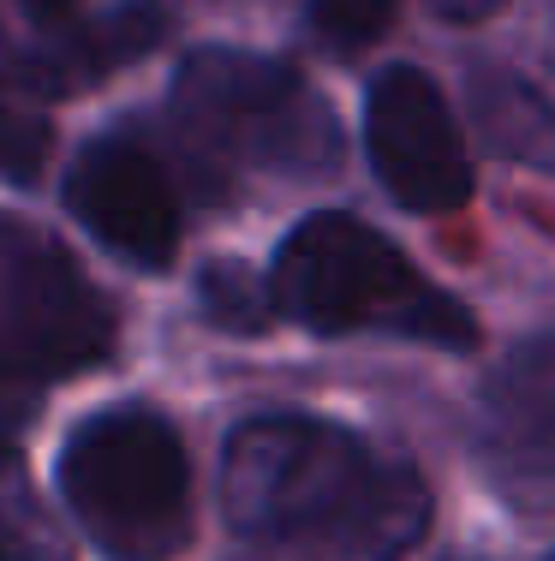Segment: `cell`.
<instances>
[{
  "label": "cell",
  "mask_w": 555,
  "mask_h": 561,
  "mask_svg": "<svg viewBox=\"0 0 555 561\" xmlns=\"http://www.w3.org/2000/svg\"><path fill=\"white\" fill-rule=\"evenodd\" d=\"M233 561H394L425 538L430 496L406 460L323 419H251L221 448Z\"/></svg>",
  "instance_id": "1"
},
{
  "label": "cell",
  "mask_w": 555,
  "mask_h": 561,
  "mask_svg": "<svg viewBox=\"0 0 555 561\" xmlns=\"http://www.w3.org/2000/svg\"><path fill=\"white\" fill-rule=\"evenodd\" d=\"M269 305L275 317L311 335L382 329V335L454 346V353L478 341L466 305L436 293L377 227H365L347 209L305 216L287 233V245L269 263Z\"/></svg>",
  "instance_id": "2"
},
{
  "label": "cell",
  "mask_w": 555,
  "mask_h": 561,
  "mask_svg": "<svg viewBox=\"0 0 555 561\" xmlns=\"http://www.w3.org/2000/svg\"><path fill=\"white\" fill-rule=\"evenodd\" d=\"M60 490L78 531L108 561H167L192 531V472L174 424L150 407H108L60 448Z\"/></svg>",
  "instance_id": "3"
},
{
  "label": "cell",
  "mask_w": 555,
  "mask_h": 561,
  "mask_svg": "<svg viewBox=\"0 0 555 561\" xmlns=\"http://www.w3.org/2000/svg\"><path fill=\"white\" fill-rule=\"evenodd\" d=\"M174 114L197 150L240 168L316 173L335 168L340 138L316 90L293 66L245 48H197L174 78Z\"/></svg>",
  "instance_id": "4"
},
{
  "label": "cell",
  "mask_w": 555,
  "mask_h": 561,
  "mask_svg": "<svg viewBox=\"0 0 555 561\" xmlns=\"http://www.w3.org/2000/svg\"><path fill=\"white\" fill-rule=\"evenodd\" d=\"M114 353V311L72 251L36 221L0 209V370L48 382Z\"/></svg>",
  "instance_id": "5"
},
{
  "label": "cell",
  "mask_w": 555,
  "mask_h": 561,
  "mask_svg": "<svg viewBox=\"0 0 555 561\" xmlns=\"http://www.w3.org/2000/svg\"><path fill=\"white\" fill-rule=\"evenodd\" d=\"M365 150L389 197L418 216H448L472 197V162L448 96L418 66H382L365 96Z\"/></svg>",
  "instance_id": "6"
},
{
  "label": "cell",
  "mask_w": 555,
  "mask_h": 561,
  "mask_svg": "<svg viewBox=\"0 0 555 561\" xmlns=\"http://www.w3.org/2000/svg\"><path fill=\"white\" fill-rule=\"evenodd\" d=\"M66 209L138 270H167L180 251V204L167 168L143 150L138 138H108L84 144L72 173H66Z\"/></svg>",
  "instance_id": "7"
},
{
  "label": "cell",
  "mask_w": 555,
  "mask_h": 561,
  "mask_svg": "<svg viewBox=\"0 0 555 561\" xmlns=\"http://www.w3.org/2000/svg\"><path fill=\"white\" fill-rule=\"evenodd\" d=\"M162 43V12L155 7H114L90 24H66L55 19L48 43L19 48V55H0L7 72L19 78V90H36V96H66L78 84H96L114 66L150 55Z\"/></svg>",
  "instance_id": "8"
},
{
  "label": "cell",
  "mask_w": 555,
  "mask_h": 561,
  "mask_svg": "<svg viewBox=\"0 0 555 561\" xmlns=\"http://www.w3.org/2000/svg\"><path fill=\"white\" fill-rule=\"evenodd\" d=\"M484 424L508 448H555V329L501 358L484 389Z\"/></svg>",
  "instance_id": "9"
},
{
  "label": "cell",
  "mask_w": 555,
  "mask_h": 561,
  "mask_svg": "<svg viewBox=\"0 0 555 561\" xmlns=\"http://www.w3.org/2000/svg\"><path fill=\"white\" fill-rule=\"evenodd\" d=\"M472 114L490 150L532 168H555V108L513 72H478L472 78Z\"/></svg>",
  "instance_id": "10"
},
{
  "label": "cell",
  "mask_w": 555,
  "mask_h": 561,
  "mask_svg": "<svg viewBox=\"0 0 555 561\" xmlns=\"http://www.w3.org/2000/svg\"><path fill=\"white\" fill-rule=\"evenodd\" d=\"M0 561H72V543L48 519L31 472L12 448H0Z\"/></svg>",
  "instance_id": "11"
},
{
  "label": "cell",
  "mask_w": 555,
  "mask_h": 561,
  "mask_svg": "<svg viewBox=\"0 0 555 561\" xmlns=\"http://www.w3.org/2000/svg\"><path fill=\"white\" fill-rule=\"evenodd\" d=\"M43 150H48L43 114H31L19 102V78L0 60V173H7V180H31V173L43 168Z\"/></svg>",
  "instance_id": "12"
},
{
  "label": "cell",
  "mask_w": 555,
  "mask_h": 561,
  "mask_svg": "<svg viewBox=\"0 0 555 561\" xmlns=\"http://www.w3.org/2000/svg\"><path fill=\"white\" fill-rule=\"evenodd\" d=\"M204 305H209L216 323L233 329V335H251L263 317H275L269 280H251L240 263H216V270H204Z\"/></svg>",
  "instance_id": "13"
},
{
  "label": "cell",
  "mask_w": 555,
  "mask_h": 561,
  "mask_svg": "<svg viewBox=\"0 0 555 561\" xmlns=\"http://www.w3.org/2000/svg\"><path fill=\"white\" fill-rule=\"evenodd\" d=\"M401 0H311V31L323 36L335 55H359L365 43H377L389 31Z\"/></svg>",
  "instance_id": "14"
},
{
  "label": "cell",
  "mask_w": 555,
  "mask_h": 561,
  "mask_svg": "<svg viewBox=\"0 0 555 561\" xmlns=\"http://www.w3.org/2000/svg\"><path fill=\"white\" fill-rule=\"evenodd\" d=\"M19 7H24V12H36V19H48V24H55V19H72V7H78V0H19Z\"/></svg>",
  "instance_id": "15"
}]
</instances>
